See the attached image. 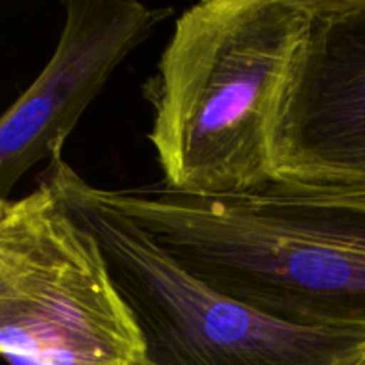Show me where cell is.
I'll use <instances>...</instances> for the list:
<instances>
[{
  "instance_id": "obj_6",
  "label": "cell",
  "mask_w": 365,
  "mask_h": 365,
  "mask_svg": "<svg viewBox=\"0 0 365 365\" xmlns=\"http://www.w3.org/2000/svg\"><path fill=\"white\" fill-rule=\"evenodd\" d=\"M173 13L138 0H66L56 50L0 116V202L31 168L63 152L121 63Z\"/></svg>"
},
{
  "instance_id": "obj_3",
  "label": "cell",
  "mask_w": 365,
  "mask_h": 365,
  "mask_svg": "<svg viewBox=\"0 0 365 365\" xmlns=\"http://www.w3.org/2000/svg\"><path fill=\"white\" fill-rule=\"evenodd\" d=\"M95 235L148 365H364L365 331L294 327L223 294L89 184L63 152L39 177Z\"/></svg>"
},
{
  "instance_id": "obj_4",
  "label": "cell",
  "mask_w": 365,
  "mask_h": 365,
  "mask_svg": "<svg viewBox=\"0 0 365 365\" xmlns=\"http://www.w3.org/2000/svg\"><path fill=\"white\" fill-rule=\"evenodd\" d=\"M0 356L9 365H148L95 235L41 180L0 202Z\"/></svg>"
},
{
  "instance_id": "obj_2",
  "label": "cell",
  "mask_w": 365,
  "mask_h": 365,
  "mask_svg": "<svg viewBox=\"0 0 365 365\" xmlns=\"http://www.w3.org/2000/svg\"><path fill=\"white\" fill-rule=\"evenodd\" d=\"M191 273L267 317L365 331V210L266 191L200 198L103 189Z\"/></svg>"
},
{
  "instance_id": "obj_1",
  "label": "cell",
  "mask_w": 365,
  "mask_h": 365,
  "mask_svg": "<svg viewBox=\"0 0 365 365\" xmlns=\"http://www.w3.org/2000/svg\"><path fill=\"white\" fill-rule=\"evenodd\" d=\"M309 0H203L175 21L143 86L163 185L200 198L269 191L278 102Z\"/></svg>"
},
{
  "instance_id": "obj_8",
  "label": "cell",
  "mask_w": 365,
  "mask_h": 365,
  "mask_svg": "<svg viewBox=\"0 0 365 365\" xmlns=\"http://www.w3.org/2000/svg\"><path fill=\"white\" fill-rule=\"evenodd\" d=\"M364 365H365V364H364Z\"/></svg>"
},
{
  "instance_id": "obj_5",
  "label": "cell",
  "mask_w": 365,
  "mask_h": 365,
  "mask_svg": "<svg viewBox=\"0 0 365 365\" xmlns=\"http://www.w3.org/2000/svg\"><path fill=\"white\" fill-rule=\"evenodd\" d=\"M269 191L365 187V0H309V24L278 102Z\"/></svg>"
},
{
  "instance_id": "obj_7",
  "label": "cell",
  "mask_w": 365,
  "mask_h": 365,
  "mask_svg": "<svg viewBox=\"0 0 365 365\" xmlns=\"http://www.w3.org/2000/svg\"><path fill=\"white\" fill-rule=\"evenodd\" d=\"M312 198L327 200V202L341 203V205L355 207V209L365 210V187L349 189V191L337 192V195H330V196H312Z\"/></svg>"
}]
</instances>
